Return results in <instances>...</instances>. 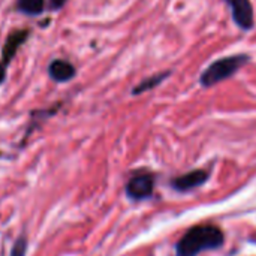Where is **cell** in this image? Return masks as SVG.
Here are the masks:
<instances>
[{"instance_id": "8fae6325", "label": "cell", "mask_w": 256, "mask_h": 256, "mask_svg": "<svg viewBox=\"0 0 256 256\" xmlns=\"http://www.w3.org/2000/svg\"><path fill=\"white\" fill-rule=\"evenodd\" d=\"M64 2H66V0H50V4H51L52 8H62V6L64 4Z\"/></svg>"}, {"instance_id": "8992f818", "label": "cell", "mask_w": 256, "mask_h": 256, "mask_svg": "<svg viewBox=\"0 0 256 256\" xmlns=\"http://www.w3.org/2000/svg\"><path fill=\"white\" fill-rule=\"evenodd\" d=\"M207 178V174L204 171H194V172H189L180 178H177L174 182V186L180 190H188V189H192L201 183H204Z\"/></svg>"}, {"instance_id": "7a4b0ae2", "label": "cell", "mask_w": 256, "mask_h": 256, "mask_svg": "<svg viewBox=\"0 0 256 256\" xmlns=\"http://www.w3.org/2000/svg\"><path fill=\"white\" fill-rule=\"evenodd\" d=\"M249 60L248 56H231V57H224L220 60H216L214 63H212L201 75V84L204 87H210L214 86L226 78H230L231 75H234L243 64H246Z\"/></svg>"}, {"instance_id": "7c38bea8", "label": "cell", "mask_w": 256, "mask_h": 256, "mask_svg": "<svg viewBox=\"0 0 256 256\" xmlns=\"http://www.w3.org/2000/svg\"><path fill=\"white\" fill-rule=\"evenodd\" d=\"M4 80V70H3V68L0 66V82Z\"/></svg>"}, {"instance_id": "ba28073f", "label": "cell", "mask_w": 256, "mask_h": 256, "mask_svg": "<svg viewBox=\"0 0 256 256\" xmlns=\"http://www.w3.org/2000/svg\"><path fill=\"white\" fill-rule=\"evenodd\" d=\"M170 76V72H165V74H159V75H154V76H152L150 80H146V81H142L135 90H134V93L135 94H138V93H142V92H146V90H150V88H153V87H156L158 84H160L165 78H168Z\"/></svg>"}, {"instance_id": "52a82bcc", "label": "cell", "mask_w": 256, "mask_h": 256, "mask_svg": "<svg viewBox=\"0 0 256 256\" xmlns=\"http://www.w3.org/2000/svg\"><path fill=\"white\" fill-rule=\"evenodd\" d=\"M18 9L28 15H38L44 10V0H18Z\"/></svg>"}, {"instance_id": "5b68a950", "label": "cell", "mask_w": 256, "mask_h": 256, "mask_svg": "<svg viewBox=\"0 0 256 256\" xmlns=\"http://www.w3.org/2000/svg\"><path fill=\"white\" fill-rule=\"evenodd\" d=\"M75 75V69L70 63L64 60H54L50 64V76L57 82L69 81Z\"/></svg>"}, {"instance_id": "3957f363", "label": "cell", "mask_w": 256, "mask_h": 256, "mask_svg": "<svg viewBox=\"0 0 256 256\" xmlns=\"http://www.w3.org/2000/svg\"><path fill=\"white\" fill-rule=\"evenodd\" d=\"M225 2L231 6L234 21L237 22L238 27L244 30L254 27V8L250 0H225Z\"/></svg>"}, {"instance_id": "9c48e42d", "label": "cell", "mask_w": 256, "mask_h": 256, "mask_svg": "<svg viewBox=\"0 0 256 256\" xmlns=\"http://www.w3.org/2000/svg\"><path fill=\"white\" fill-rule=\"evenodd\" d=\"M24 34H26V33H18V34H12V36L9 38V40H8V44H6V46H4V60H6V62H9V58L15 54V50H16V46L22 42Z\"/></svg>"}, {"instance_id": "6da1fadb", "label": "cell", "mask_w": 256, "mask_h": 256, "mask_svg": "<svg viewBox=\"0 0 256 256\" xmlns=\"http://www.w3.org/2000/svg\"><path fill=\"white\" fill-rule=\"evenodd\" d=\"M224 236L219 228L202 225L192 228L177 244L178 256H195L207 249H216L222 244Z\"/></svg>"}, {"instance_id": "30bf717a", "label": "cell", "mask_w": 256, "mask_h": 256, "mask_svg": "<svg viewBox=\"0 0 256 256\" xmlns=\"http://www.w3.org/2000/svg\"><path fill=\"white\" fill-rule=\"evenodd\" d=\"M24 250H26V242L21 238L15 246H14V250H12V256H22L24 255Z\"/></svg>"}, {"instance_id": "277c9868", "label": "cell", "mask_w": 256, "mask_h": 256, "mask_svg": "<svg viewBox=\"0 0 256 256\" xmlns=\"http://www.w3.org/2000/svg\"><path fill=\"white\" fill-rule=\"evenodd\" d=\"M153 192V177L152 176H136L128 183V195L134 200H142Z\"/></svg>"}]
</instances>
